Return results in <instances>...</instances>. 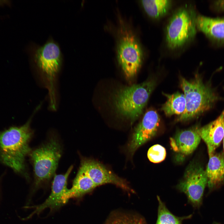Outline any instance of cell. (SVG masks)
Instances as JSON below:
<instances>
[{
	"label": "cell",
	"instance_id": "1",
	"mask_svg": "<svg viewBox=\"0 0 224 224\" xmlns=\"http://www.w3.org/2000/svg\"><path fill=\"white\" fill-rule=\"evenodd\" d=\"M30 122L31 119L21 126H12L0 133V161L16 172L24 170L25 157L31 152Z\"/></svg>",
	"mask_w": 224,
	"mask_h": 224
},
{
	"label": "cell",
	"instance_id": "2",
	"mask_svg": "<svg viewBox=\"0 0 224 224\" xmlns=\"http://www.w3.org/2000/svg\"><path fill=\"white\" fill-rule=\"evenodd\" d=\"M180 85L184 95L186 108L179 115L177 122L191 119L210 109L217 99V97L208 85L196 75L189 81L181 77Z\"/></svg>",
	"mask_w": 224,
	"mask_h": 224
},
{
	"label": "cell",
	"instance_id": "3",
	"mask_svg": "<svg viewBox=\"0 0 224 224\" xmlns=\"http://www.w3.org/2000/svg\"><path fill=\"white\" fill-rule=\"evenodd\" d=\"M155 85L151 80L119 89L114 97L116 110L119 114L133 122L142 113Z\"/></svg>",
	"mask_w": 224,
	"mask_h": 224
},
{
	"label": "cell",
	"instance_id": "4",
	"mask_svg": "<svg viewBox=\"0 0 224 224\" xmlns=\"http://www.w3.org/2000/svg\"><path fill=\"white\" fill-rule=\"evenodd\" d=\"M120 22L117 44V59L125 77L131 79L141 67L142 52L132 30L123 21Z\"/></svg>",
	"mask_w": 224,
	"mask_h": 224
},
{
	"label": "cell",
	"instance_id": "5",
	"mask_svg": "<svg viewBox=\"0 0 224 224\" xmlns=\"http://www.w3.org/2000/svg\"><path fill=\"white\" fill-rule=\"evenodd\" d=\"M35 175V190L54 174L62 154V149L57 140L52 138L30 152Z\"/></svg>",
	"mask_w": 224,
	"mask_h": 224
},
{
	"label": "cell",
	"instance_id": "6",
	"mask_svg": "<svg viewBox=\"0 0 224 224\" xmlns=\"http://www.w3.org/2000/svg\"><path fill=\"white\" fill-rule=\"evenodd\" d=\"M196 17L194 12L186 7L174 13L166 29V41L169 48H179L194 37L197 31Z\"/></svg>",
	"mask_w": 224,
	"mask_h": 224
},
{
	"label": "cell",
	"instance_id": "7",
	"mask_svg": "<svg viewBox=\"0 0 224 224\" xmlns=\"http://www.w3.org/2000/svg\"><path fill=\"white\" fill-rule=\"evenodd\" d=\"M207 184L205 171L199 165L191 163L187 167L183 178L177 187L186 195L192 204L197 206L201 203Z\"/></svg>",
	"mask_w": 224,
	"mask_h": 224
},
{
	"label": "cell",
	"instance_id": "8",
	"mask_svg": "<svg viewBox=\"0 0 224 224\" xmlns=\"http://www.w3.org/2000/svg\"><path fill=\"white\" fill-rule=\"evenodd\" d=\"M33 58L37 65L48 79L53 89L54 81L61 64L62 55L58 44L49 40L35 51Z\"/></svg>",
	"mask_w": 224,
	"mask_h": 224
},
{
	"label": "cell",
	"instance_id": "9",
	"mask_svg": "<svg viewBox=\"0 0 224 224\" xmlns=\"http://www.w3.org/2000/svg\"><path fill=\"white\" fill-rule=\"evenodd\" d=\"M79 170L87 175L96 187L110 184L120 188L128 194L135 193L125 180L118 176L97 161L82 159Z\"/></svg>",
	"mask_w": 224,
	"mask_h": 224
},
{
	"label": "cell",
	"instance_id": "10",
	"mask_svg": "<svg viewBox=\"0 0 224 224\" xmlns=\"http://www.w3.org/2000/svg\"><path fill=\"white\" fill-rule=\"evenodd\" d=\"M160 122V117L156 111L150 110L146 113L142 121L134 129L128 143L126 150L129 156L132 157L139 147L156 136Z\"/></svg>",
	"mask_w": 224,
	"mask_h": 224
},
{
	"label": "cell",
	"instance_id": "11",
	"mask_svg": "<svg viewBox=\"0 0 224 224\" xmlns=\"http://www.w3.org/2000/svg\"><path fill=\"white\" fill-rule=\"evenodd\" d=\"M73 168L70 166L63 174L55 175L53 181L51 193L47 198L42 203L32 206H26V208H33V211L26 219H29L35 214L39 215L47 208L53 212L63 205L62 199L68 189L67 188L68 178Z\"/></svg>",
	"mask_w": 224,
	"mask_h": 224
},
{
	"label": "cell",
	"instance_id": "12",
	"mask_svg": "<svg viewBox=\"0 0 224 224\" xmlns=\"http://www.w3.org/2000/svg\"><path fill=\"white\" fill-rule=\"evenodd\" d=\"M224 111L215 120L198 128V133L207 145L209 156L215 153L224 136Z\"/></svg>",
	"mask_w": 224,
	"mask_h": 224
},
{
	"label": "cell",
	"instance_id": "13",
	"mask_svg": "<svg viewBox=\"0 0 224 224\" xmlns=\"http://www.w3.org/2000/svg\"><path fill=\"white\" fill-rule=\"evenodd\" d=\"M198 127L182 130L178 132L174 138L170 139V144L174 151L178 153L179 159L192 153L199 145L201 138L198 131Z\"/></svg>",
	"mask_w": 224,
	"mask_h": 224
},
{
	"label": "cell",
	"instance_id": "14",
	"mask_svg": "<svg viewBox=\"0 0 224 224\" xmlns=\"http://www.w3.org/2000/svg\"><path fill=\"white\" fill-rule=\"evenodd\" d=\"M197 28L213 41L224 44V18H212L196 16Z\"/></svg>",
	"mask_w": 224,
	"mask_h": 224
},
{
	"label": "cell",
	"instance_id": "15",
	"mask_svg": "<svg viewBox=\"0 0 224 224\" xmlns=\"http://www.w3.org/2000/svg\"><path fill=\"white\" fill-rule=\"evenodd\" d=\"M96 187L87 175L79 170L73 181L72 187L68 189L63 198V205L71 199L80 200L86 194L92 192Z\"/></svg>",
	"mask_w": 224,
	"mask_h": 224
},
{
	"label": "cell",
	"instance_id": "16",
	"mask_svg": "<svg viewBox=\"0 0 224 224\" xmlns=\"http://www.w3.org/2000/svg\"><path fill=\"white\" fill-rule=\"evenodd\" d=\"M208 186L212 188L224 179V155L215 154L209 156L205 171Z\"/></svg>",
	"mask_w": 224,
	"mask_h": 224
},
{
	"label": "cell",
	"instance_id": "17",
	"mask_svg": "<svg viewBox=\"0 0 224 224\" xmlns=\"http://www.w3.org/2000/svg\"><path fill=\"white\" fill-rule=\"evenodd\" d=\"M163 94L167 98V100L161 109L166 116L180 115L184 112L186 108V100L184 94L177 92L171 94Z\"/></svg>",
	"mask_w": 224,
	"mask_h": 224
},
{
	"label": "cell",
	"instance_id": "18",
	"mask_svg": "<svg viewBox=\"0 0 224 224\" xmlns=\"http://www.w3.org/2000/svg\"><path fill=\"white\" fill-rule=\"evenodd\" d=\"M104 224H147L144 218L134 213L115 211L110 214Z\"/></svg>",
	"mask_w": 224,
	"mask_h": 224
},
{
	"label": "cell",
	"instance_id": "19",
	"mask_svg": "<svg viewBox=\"0 0 224 224\" xmlns=\"http://www.w3.org/2000/svg\"><path fill=\"white\" fill-rule=\"evenodd\" d=\"M142 6L147 14L151 17H158L168 11L171 4L169 0H144Z\"/></svg>",
	"mask_w": 224,
	"mask_h": 224
},
{
	"label": "cell",
	"instance_id": "20",
	"mask_svg": "<svg viewBox=\"0 0 224 224\" xmlns=\"http://www.w3.org/2000/svg\"><path fill=\"white\" fill-rule=\"evenodd\" d=\"M158 203V216L156 224H182L184 217H176L167 208L160 197L157 196Z\"/></svg>",
	"mask_w": 224,
	"mask_h": 224
},
{
	"label": "cell",
	"instance_id": "21",
	"mask_svg": "<svg viewBox=\"0 0 224 224\" xmlns=\"http://www.w3.org/2000/svg\"><path fill=\"white\" fill-rule=\"evenodd\" d=\"M149 161L154 163L163 161L165 158L166 152L165 148L159 144H156L151 147L147 153Z\"/></svg>",
	"mask_w": 224,
	"mask_h": 224
},
{
	"label": "cell",
	"instance_id": "22",
	"mask_svg": "<svg viewBox=\"0 0 224 224\" xmlns=\"http://www.w3.org/2000/svg\"><path fill=\"white\" fill-rule=\"evenodd\" d=\"M215 8L219 11H224V0H217L214 2Z\"/></svg>",
	"mask_w": 224,
	"mask_h": 224
},
{
	"label": "cell",
	"instance_id": "23",
	"mask_svg": "<svg viewBox=\"0 0 224 224\" xmlns=\"http://www.w3.org/2000/svg\"><path fill=\"white\" fill-rule=\"evenodd\" d=\"M0 1V6H3L5 4L10 5H11V2L10 1Z\"/></svg>",
	"mask_w": 224,
	"mask_h": 224
},
{
	"label": "cell",
	"instance_id": "24",
	"mask_svg": "<svg viewBox=\"0 0 224 224\" xmlns=\"http://www.w3.org/2000/svg\"><path fill=\"white\" fill-rule=\"evenodd\" d=\"M223 149H224V137H223Z\"/></svg>",
	"mask_w": 224,
	"mask_h": 224
}]
</instances>
